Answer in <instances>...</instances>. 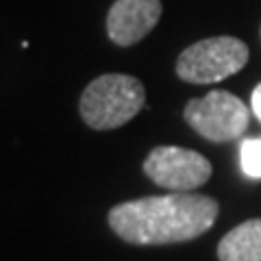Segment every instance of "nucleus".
Masks as SVG:
<instances>
[{
  "label": "nucleus",
  "mask_w": 261,
  "mask_h": 261,
  "mask_svg": "<svg viewBox=\"0 0 261 261\" xmlns=\"http://www.w3.org/2000/svg\"><path fill=\"white\" fill-rule=\"evenodd\" d=\"M144 105L146 89L140 79L128 74H102L85 87L79 111L89 128L111 130L130 122Z\"/></svg>",
  "instance_id": "2"
},
{
  "label": "nucleus",
  "mask_w": 261,
  "mask_h": 261,
  "mask_svg": "<svg viewBox=\"0 0 261 261\" xmlns=\"http://www.w3.org/2000/svg\"><path fill=\"white\" fill-rule=\"evenodd\" d=\"M220 261H261V218L231 228L218 244Z\"/></svg>",
  "instance_id": "7"
},
{
  "label": "nucleus",
  "mask_w": 261,
  "mask_h": 261,
  "mask_svg": "<svg viewBox=\"0 0 261 261\" xmlns=\"http://www.w3.org/2000/svg\"><path fill=\"white\" fill-rule=\"evenodd\" d=\"M144 172L154 185L170 192H192L211 178V161L181 146H157L144 159Z\"/></svg>",
  "instance_id": "5"
},
{
  "label": "nucleus",
  "mask_w": 261,
  "mask_h": 261,
  "mask_svg": "<svg viewBox=\"0 0 261 261\" xmlns=\"http://www.w3.org/2000/svg\"><path fill=\"white\" fill-rule=\"evenodd\" d=\"M218 211L211 196L172 192L120 202L109 211V226L135 246H163L200 238L216 224Z\"/></svg>",
  "instance_id": "1"
},
{
  "label": "nucleus",
  "mask_w": 261,
  "mask_h": 261,
  "mask_svg": "<svg viewBox=\"0 0 261 261\" xmlns=\"http://www.w3.org/2000/svg\"><path fill=\"white\" fill-rule=\"evenodd\" d=\"M240 163L248 178H261V137H248L242 142Z\"/></svg>",
  "instance_id": "8"
},
{
  "label": "nucleus",
  "mask_w": 261,
  "mask_h": 261,
  "mask_svg": "<svg viewBox=\"0 0 261 261\" xmlns=\"http://www.w3.org/2000/svg\"><path fill=\"white\" fill-rule=\"evenodd\" d=\"M183 116L200 137L216 144L238 140L250 124V107L226 89H211L205 98H192Z\"/></svg>",
  "instance_id": "4"
},
{
  "label": "nucleus",
  "mask_w": 261,
  "mask_h": 261,
  "mask_svg": "<svg viewBox=\"0 0 261 261\" xmlns=\"http://www.w3.org/2000/svg\"><path fill=\"white\" fill-rule=\"evenodd\" d=\"M161 13V0H116L107 15V35L122 48L133 46L157 27Z\"/></svg>",
  "instance_id": "6"
},
{
  "label": "nucleus",
  "mask_w": 261,
  "mask_h": 261,
  "mask_svg": "<svg viewBox=\"0 0 261 261\" xmlns=\"http://www.w3.org/2000/svg\"><path fill=\"white\" fill-rule=\"evenodd\" d=\"M250 111L255 113V118L261 122V83L252 89V94H250Z\"/></svg>",
  "instance_id": "9"
},
{
  "label": "nucleus",
  "mask_w": 261,
  "mask_h": 261,
  "mask_svg": "<svg viewBox=\"0 0 261 261\" xmlns=\"http://www.w3.org/2000/svg\"><path fill=\"white\" fill-rule=\"evenodd\" d=\"M246 63L248 46L242 39L218 35L187 46L176 59V74L185 83L209 85L238 74Z\"/></svg>",
  "instance_id": "3"
}]
</instances>
